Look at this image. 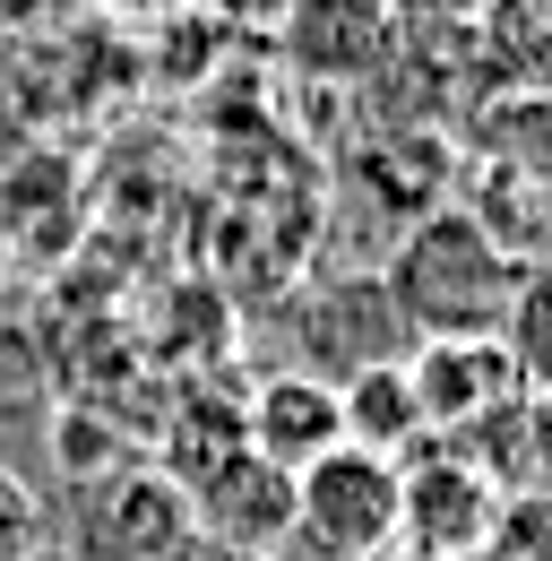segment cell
Returning <instances> with one entry per match:
<instances>
[{
  "label": "cell",
  "instance_id": "19",
  "mask_svg": "<svg viewBox=\"0 0 552 561\" xmlns=\"http://www.w3.org/2000/svg\"><path fill=\"white\" fill-rule=\"evenodd\" d=\"M380 561H414V553H380Z\"/></svg>",
  "mask_w": 552,
  "mask_h": 561
},
{
  "label": "cell",
  "instance_id": "6",
  "mask_svg": "<svg viewBox=\"0 0 552 561\" xmlns=\"http://www.w3.org/2000/svg\"><path fill=\"white\" fill-rule=\"evenodd\" d=\"M276 44L320 87H371L398 61V18H389V0H285Z\"/></svg>",
  "mask_w": 552,
  "mask_h": 561
},
{
  "label": "cell",
  "instance_id": "3",
  "mask_svg": "<svg viewBox=\"0 0 552 561\" xmlns=\"http://www.w3.org/2000/svg\"><path fill=\"white\" fill-rule=\"evenodd\" d=\"M509 492L483 476L458 440H414L398 458V553L414 561H467L483 545V527L501 518Z\"/></svg>",
  "mask_w": 552,
  "mask_h": 561
},
{
  "label": "cell",
  "instance_id": "17",
  "mask_svg": "<svg viewBox=\"0 0 552 561\" xmlns=\"http://www.w3.org/2000/svg\"><path fill=\"white\" fill-rule=\"evenodd\" d=\"M113 9H138V18H164L173 0H113Z\"/></svg>",
  "mask_w": 552,
  "mask_h": 561
},
{
  "label": "cell",
  "instance_id": "16",
  "mask_svg": "<svg viewBox=\"0 0 552 561\" xmlns=\"http://www.w3.org/2000/svg\"><path fill=\"white\" fill-rule=\"evenodd\" d=\"M207 9H216L225 26H276V18H285V0H207Z\"/></svg>",
  "mask_w": 552,
  "mask_h": 561
},
{
  "label": "cell",
  "instance_id": "2",
  "mask_svg": "<svg viewBox=\"0 0 552 561\" xmlns=\"http://www.w3.org/2000/svg\"><path fill=\"white\" fill-rule=\"evenodd\" d=\"M398 553V458L329 449L294 476V527L285 561H380Z\"/></svg>",
  "mask_w": 552,
  "mask_h": 561
},
{
  "label": "cell",
  "instance_id": "13",
  "mask_svg": "<svg viewBox=\"0 0 552 561\" xmlns=\"http://www.w3.org/2000/svg\"><path fill=\"white\" fill-rule=\"evenodd\" d=\"M467 561H552V492H509Z\"/></svg>",
  "mask_w": 552,
  "mask_h": 561
},
{
  "label": "cell",
  "instance_id": "11",
  "mask_svg": "<svg viewBox=\"0 0 552 561\" xmlns=\"http://www.w3.org/2000/svg\"><path fill=\"white\" fill-rule=\"evenodd\" d=\"M475 61L509 87H552V0H483Z\"/></svg>",
  "mask_w": 552,
  "mask_h": 561
},
{
  "label": "cell",
  "instance_id": "10",
  "mask_svg": "<svg viewBox=\"0 0 552 561\" xmlns=\"http://www.w3.org/2000/svg\"><path fill=\"white\" fill-rule=\"evenodd\" d=\"M337 415H345V449H371V458H406L423 440V407L406 389V363H371L337 380Z\"/></svg>",
  "mask_w": 552,
  "mask_h": 561
},
{
  "label": "cell",
  "instance_id": "7",
  "mask_svg": "<svg viewBox=\"0 0 552 561\" xmlns=\"http://www.w3.org/2000/svg\"><path fill=\"white\" fill-rule=\"evenodd\" d=\"M406 389H414V407H423V432H440V440L483 423V415H501L509 398H527L518 371H509V354L492 346V337H414Z\"/></svg>",
  "mask_w": 552,
  "mask_h": 561
},
{
  "label": "cell",
  "instance_id": "12",
  "mask_svg": "<svg viewBox=\"0 0 552 561\" xmlns=\"http://www.w3.org/2000/svg\"><path fill=\"white\" fill-rule=\"evenodd\" d=\"M492 346L509 354L518 389H552V260H527L501 320H492Z\"/></svg>",
  "mask_w": 552,
  "mask_h": 561
},
{
  "label": "cell",
  "instance_id": "1",
  "mask_svg": "<svg viewBox=\"0 0 552 561\" xmlns=\"http://www.w3.org/2000/svg\"><path fill=\"white\" fill-rule=\"evenodd\" d=\"M518 268H527V260H518L475 208H449V199H440V208H423L406 233L389 242L380 285H389L406 337H492V320H501Z\"/></svg>",
  "mask_w": 552,
  "mask_h": 561
},
{
  "label": "cell",
  "instance_id": "5",
  "mask_svg": "<svg viewBox=\"0 0 552 561\" xmlns=\"http://www.w3.org/2000/svg\"><path fill=\"white\" fill-rule=\"evenodd\" d=\"M182 545H191V501L156 467H113V484H95L78 501L69 561H164Z\"/></svg>",
  "mask_w": 552,
  "mask_h": 561
},
{
  "label": "cell",
  "instance_id": "15",
  "mask_svg": "<svg viewBox=\"0 0 552 561\" xmlns=\"http://www.w3.org/2000/svg\"><path fill=\"white\" fill-rule=\"evenodd\" d=\"M527 492H552V389H527Z\"/></svg>",
  "mask_w": 552,
  "mask_h": 561
},
{
  "label": "cell",
  "instance_id": "18",
  "mask_svg": "<svg viewBox=\"0 0 552 561\" xmlns=\"http://www.w3.org/2000/svg\"><path fill=\"white\" fill-rule=\"evenodd\" d=\"M0 268H9V233H0Z\"/></svg>",
  "mask_w": 552,
  "mask_h": 561
},
{
  "label": "cell",
  "instance_id": "8",
  "mask_svg": "<svg viewBox=\"0 0 552 561\" xmlns=\"http://www.w3.org/2000/svg\"><path fill=\"white\" fill-rule=\"evenodd\" d=\"M191 501V536H207V545H225V553L242 561H268L285 553V527H294V476L285 467H268V458H225L216 476H207L199 492H182Z\"/></svg>",
  "mask_w": 552,
  "mask_h": 561
},
{
  "label": "cell",
  "instance_id": "9",
  "mask_svg": "<svg viewBox=\"0 0 552 561\" xmlns=\"http://www.w3.org/2000/svg\"><path fill=\"white\" fill-rule=\"evenodd\" d=\"M242 440L251 458H268L285 476H302L311 458H329L345 440V415H337V389L311 380V371H268L251 398H242Z\"/></svg>",
  "mask_w": 552,
  "mask_h": 561
},
{
  "label": "cell",
  "instance_id": "14",
  "mask_svg": "<svg viewBox=\"0 0 552 561\" xmlns=\"http://www.w3.org/2000/svg\"><path fill=\"white\" fill-rule=\"evenodd\" d=\"M0 561H44V501L9 467H0Z\"/></svg>",
  "mask_w": 552,
  "mask_h": 561
},
{
  "label": "cell",
  "instance_id": "4",
  "mask_svg": "<svg viewBox=\"0 0 552 561\" xmlns=\"http://www.w3.org/2000/svg\"><path fill=\"white\" fill-rule=\"evenodd\" d=\"M302 363L294 371H311V380H354V371H371V363H406V320H398V302H389V285L380 268H354V277H329L311 285V302H302Z\"/></svg>",
  "mask_w": 552,
  "mask_h": 561
}]
</instances>
